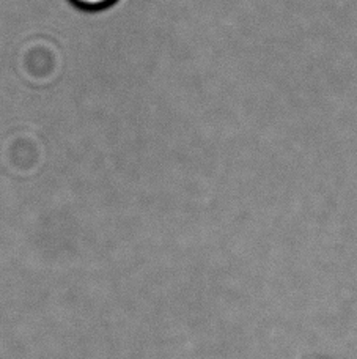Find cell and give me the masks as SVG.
Wrapping results in <instances>:
<instances>
[{"label": "cell", "instance_id": "6da1fadb", "mask_svg": "<svg viewBox=\"0 0 357 359\" xmlns=\"http://www.w3.org/2000/svg\"><path fill=\"white\" fill-rule=\"evenodd\" d=\"M76 8L97 13V11H104L112 8L113 5H117L120 0H69Z\"/></svg>", "mask_w": 357, "mask_h": 359}]
</instances>
